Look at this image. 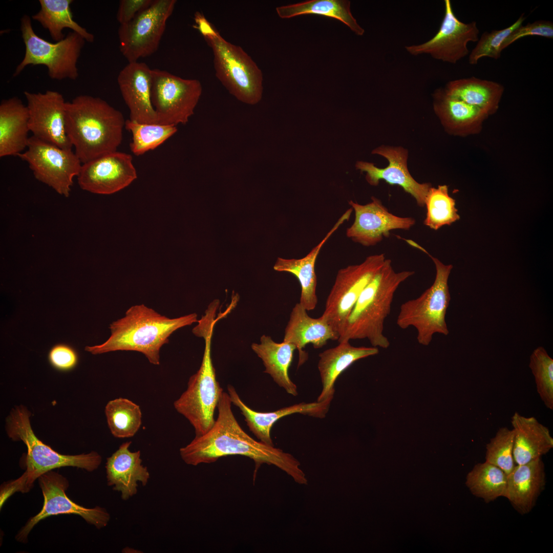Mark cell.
Returning a JSON list of instances; mask_svg holds the SVG:
<instances>
[{
	"label": "cell",
	"instance_id": "8d00e7d4",
	"mask_svg": "<svg viewBox=\"0 0 553 553\" xmlns=\"http://www.w3.org/2000/svg\"><path fill=\"white\" fill-rule=\"evenodd\" d=\"M125 128L132 133L130 146L136 156L155 149L177 131L174 125L141 123L130 119L125 121Z\"/></svg>",
	"mask_w": 553,
	"mask_h": 553
},
{
	"label": "cell",
	"instance_id": "e575fe53",
	"mask_svg": "<svg viewBox=\"0 0 553 553\" xmlns=\"http://www.w3.org/2000/svg\"><path fill=\"white\" fill-rule=\"evenodd\" d=\"M104 412L109 428L116 438L134 436L142 423L140 407L130 399L118 398L109 401Z\"/></svg>",
	"mask_w": 553,
	"mask_h": 553
},
{
	"label": "cell",
	"instance_id": "e0dca14e",
	"mask_svg": "<svg viewBox=\"0 0 553 553\" xmlns=\"http://www.w3.org/2000/svg\"><path fill=\"white\" fill-rule=\"evenodd\" d=\"M137 177L132 156L117 151L83 163L77 180L84 190L111 195L125 188Z\"/></svg>",
	"mask_w": 553,
	"mask_h": 553
},
{
	"label": "cell",
	"instance_id": "ffe728a7",
	"mask_svg": "<svg viewBox=\"0 0 553 553\" xmlns=\"http://www.w3.org/2000/svg\"><path fill=\"white\" fill-rule=\"evenodd\" d=\"M117 82L130 111V120L157 124L151 100L152 69L144 62H129L119 72Z\"/></svg>",
	"mask_w": 553,
	"mask_h": 553
},
{
	"label": "cell",
	"instance_id": "f35d334b",
	"mask_svg": "<svg viewBox=\"0 0 553 553\" xmlns=\"http://www.w3.org/2000/svg\"><path fill=\"white\" fill-rule=\"evenodd\" d=\"M514 436L513 429L501 427L485 446V461L499 467L507 475L516 465L513 457Z\"/></svg>",
	"mask_w": 553,
	"mask_h": 553
},
{
	"label": "cell",
	"instance_id": "5bb4252c",
	"mask_svg": "<svg viewBox=\"0 0 553 553\" xmlns=\"http://www.w3.org/2000/svg\"><path fill=\"white\" fill-rule=\"evenodd\" d=\"M38 480L44 499L42 508L20 530L16 537L18 541L26 542L29 533L38 522L53 515H77L98 529L108 524L110 516L104 508L99 506L86 508L75 503L67 496L65 491L69 482L60 474L50 471L42 475Z\"/></svg>",
	"mask_w": 553,
	"mask_h": 553
},
{
	"label": "cell",
	"instance_id": "7bdbcfd3",
	"mask_svg": "<svg viewBox=\"0 0 553 553\" xmlns=\"http://www.w3.org/2000/svg\"><path fill=\"white\" fill-rule=\"evenodd\" d=\"M153 0L120 1L116 18L120 25L132 20L137 14L148 8Z\"/></svg>",
	"mask_w": 553,
	"mask_h": 553
},
{
	"label": "cell",
	"instance_id": "52a82bcc",
	"mask_svg": "<svg viewBox=\"0 0 553 553\" xmlns=\"http://www.w3.org/2000/svg\"><path fill=\"white\" fill-rule=\"evenodd\" d=\"M406 241L429 256L434 264L436 274L433 284L419 296L401 304L396 324L402 329L414 328L418 343L427 346L435 334L449 333L445 315L451 300L448 280L453 266L443 264L414 241Z\"/></svg>",
	"mask_w": 553,
	"mask_h": 553
},
{
	"label": "cell",
	"instance_id": "cb8c5ba5",
	"mask_svg": "<svg viewBox=\"0 0 553 553\" xmlns=\"http://www.w3.org/2000/svg\"><path fill=\"white\" fill-rule=\"evenodd\" d=\"M338 334L322 316L310 317L307 311L297 303L291 311L283 341L295 346L299 352V367L308 359V354L304 350L307 344H311L314 348L319 349L326 345L329 340H338Z\"/></svg>",
	"mask_w": 553,
	"mask_h": 553
},
{
	"label": "cell",
	"instance_id": "ba28073f",
	"mask_svg": "<svg viewBox=\"0 0 553 553\" xmlns=\"http://www.w3.org/2000/svg\"><path fill=\"white\" fill-rule=\"evenodd\" d=\"M214 55L217 78L238 100L254 105L262 99L263 74L251 57L240 46L225 40L213 27L202 35Z\"/></svg>",
	"mask_w": 553,
	"mask_h": 553
},
{
	"label": "cell",
	"instance_id": "9a60e30c",
	"mask_svg": "<svg viewBox=\"0 0 553 553\" xmlns=\"http://www.w3.org/2000/svg\"><path fill=\"white\" fill-rule=\"evenodd\" d=\"M444 14L436 34L424 43L405 47L410 54H430L433 58L455 64L467 56L469 42L479 39V30L476 22L464 23L455 15L451 1L445 0Z\"/></svg>",
	"mask_w": 553,
	"mask_h": 553
},
{
	"label": "cell",
	"instance_id": "30bf717a",
	"mask_svg": "<svg viewBox=\"0 0 553 553\" xmlns=\"http://www.w3.org/2000/svg\"><path fill=\"white\" fill-rule=\"evenodd\" d=\"M202 92L201 83L197 79L152 69L151 100L158 124H185L194 114Z\"/></svg>",
	"mask_w": 553,
	"mask_h": 553
},
{
	"label": "cell",
	"instance_id": "603a6c76",
	"mask_svg": "<svg viewBox=\"0 0 553 553\" xmlns=\"http://www.w3.org/2000/svg\"><path fill=\"white\" fill-rule=\"evenodd\" d=\"M546 483L545 466L541 458L516 465L507 475L505 498L519 514H527L535 506Z\"/></svg>",
	"mask_w": 553,
	"mask_h": 553
},
{
	"label": "cell",
	"instance_id": "60d3db41",
	"mask_svg": "<svg viewBox=\"0 0 553 553\" xmlns=\"http://www.w3.org/2000/svg\"><path fill=\"white\" fill-rule=\"evenodd\" d=\"M527 36H539L553 38V23L548 20H539L520 26L513 31L501 46L502 51L518 39Z\"/></svg>",
	"mask_w": 553,
	"mask_h": 553
},
{
	"label": "cell",
	"instance_id": "74e56055",
	"mask_svg": "<svg viewBox=\"0 0 553 553\" xmlns=\"http://www.w3.org/2000/svg\"><path fill=\"white\" fill-rule=\"evenodd\" d=\"M529 367L541 399L547 408L552 410L553 359L543 347H539L530 356Z\"/></svg>",
	"mask_w": 553,
	"mask_h": 553
},
{
	"label": "cell",
	"instance_id": "7c38bea8",
	"mask_svg": "<svg viewBox=\"0 0 553 553\" xmlns=\"http://www.w3.org/2000/svg\"><path fill=\"white\" fill-rule=\"evenodd\" d=\"M384 253L367 257L360 264L339 269L327 298L322 317L339 335L361 293L384 265Z\"/></svg>",
	"mask_w": 553,
	"mask_h": 553
},
{
	"label": "cell",
	"instance_id": "9c48e42d",
	"mask_svg": "<svg viewBox=\"0 0 553 553\" xmlns=\"http://www.w3.org/2000/svg\"><path fill=\"white\" fill-rule=\"evenodd\" d=\"M25 55L16 67L13 76L18 75L29 65H44L52 79L76 80L79 75L77 62L86 40L79 34L69 32L60 41L51 42L34 31L31 18L24 15L20 20Z\"/></svg>",
	"mask_w": 553,
	"mask_h": 553
},
{
	"label": "cell",
	"instance_id": "d590c367",
	"mask_svg": "<svg viewBox=\"0 0 553 553\" xmlns=\"http://www.w3.org/2000/svg\"><path fill=\"white\" fill-rule=\"evenodd\" d=\"M455 205V200L450 196L447 185L431 186L425 200L427 212L423 224L435 230L450 225L460 219Z\"/></svg>",
	"mask_w": 553,
	"mask_h": 553
},
{
	"label": "cell",
	"instance_id": "8992f818",
	"mask_svg": "<svg viewBox=\"0 0 553 553\" xmlns=\"http://www.w3.org/2000/svg\"><path fill=\"white\" fill-rule=\"evenodd\" d=\"M214 317L200 319L193 333L204 338L205 348L201 366L191 376L186 390L174 402L175 410L193 427L195 437L207 433L214 426L215 411L223 392L216 378L211 356V339L216 323Z\"/></svg>",
	"mask_w": 553,
	"mask_h": 553
},
{
	"label": "cell",
	"instance_id": "d6986e66",
	"mask_svg": "<svg viewBox=\"0 0 553 553\" xmlns=\"http://www.w3.org/2000/svg\"><path fill=\"white\" fill-rule=\"evenodd\" d=\"M372 154L386 158L389 164L379 168L373 163L359 161L355 167L366 173V180L371 185L377 186L380 180L390 185H397L416 200L417 205L424 207L425 200L431 184L416 181L410 173L407 166L408 151L401 146L381 145L373 150Z\"/></svg>",
	"mask_w": 553,
	"mask_h": 553
},
{
	"label": "cell",
	"instance_id": "1f68e13d",
	"mask_svg": "<svg viewBox=\"0 0 553 553\" xmlns=\"http://www.w3.org/2000/svg\"><path fill=\"white\" fill-rule=\"evenodd\" d=\"M72 0H39L40 9L32 18L47 29L50 36L55 41L65 36L63 29L68 28L80 35L86 41L93 42L94 36L81 27L73 19L71 9Z\"/></svg>",
	"mask_w": 553,
	"mask_h": 553
},
{
	"label": "cell",
	"instance_id": "2e32d148",
	"mask_svg": "<svg viewBox=\"0 0 553 553\" xmlns=\"http://www.w3.org/2000/svg\"><path fill=\"white\" fill-rule=\"evenodd\" d=\"M33 136L64 149H72L66 126V103L59 92L24 93Z\"/></svg>",
	"mask_w": 553,
	"mask_h": 553
},
{
	"label": "cell",
	"instance_id": "83f0119b",
	"mask_svg": "<svg viewBox=\"0 0 553 553\" xmlns=\"http://www.w3.org/2000/svg\"><path fill=\"white\" fill-rule=\"evenodd\" d=\"M377 348L355 347L349 341L339 342L335 347L327 349L318 355L317 368L322 389L317 401L333 397L334 384L338 376L355 361L378 354Z\"/></svg>",
	"mask_w": 553,
	"mask_h": 553
},
{
	"label": "cell",
	"instance_id": "ab89813d",
	"mask_svg": "<svg viewBox=\"0 0 553 553\" xmlns=\"http://www.w3.org/2000/svg\"><path fill=\"white\" fill-rule=\"evenodd\" d=\"M525 18L522 14L515 23L506 28L492 30L490 32H484L469 54V63L475 65L480 58L484 57L499 59L503 41L513 31L522 25Z\"/></svg>",
	"mask_w": 553,
	"mask_h": 553
},
{
	"label": "cell",
	"instance_id": "6da1fadb",
	"mask_svg": "<svg viewBox=\"0 0 553 553\" xmlns=\"http://www.w3.org/2000/svg\"><path fill=\"white\" fill-rule=\"evenodd\" d=\"M231 403L228 393L223 392L217 406L218 417L212 428L180 449L184 462L196 466L213 463L227 456H243L254 461V474L264 463L274 465L296 482L306 484L307 480L299 467L300 462L291 454L274 445L257 441L247 434L236 419Z\"/></svg>",
	"mask_w": 553,
	"mask_h": 553
},
{
	"label": "cell",
	"instance_id": "836d02e7",
	"mask_svg": "<svg viewBox=\"0 0 553 553\" xmlns=\"http://www.w3.org/2000/svg\"><path fill=\"white\" fill-rule=\"evenodd\" d=\"M507 475L487 461L476 464L467 473L465 485L474 496L490 503L505 497Z\"/></svg>",
	"mask_w": 553,
	"mask_h": 553
},
{
	"label": "cell",
	"instance_id": "4fadbf2b",
	"mask_svg": "<svg viewBox=\"0 0 553 553\" xmlns=\"http://www.w3.org/2000/svg\"><path fill=\"white\" fill-rule=\"evenodd\" d=\"M176 0H155L147 9L118 30L120 51L129 62L152 55L158 49Z\"/></svg>",
	"mask_w": 553,
	"mask_h": 553
},
{
	"label": "cell",
	"instance_id": "d4e9b609",
	"mask_svg": "<svg viewBox=\"0 0 553 553\" xmlns=\"http://www.w3.org/2000/svg\"><path fill=\"white\" fill-rule=\"evenodd\" d=\"M131 441H126L107 458L105 468L108 484L121 493V498L126 500L137 492V482L145 486L150 478L146 466L142 464L140 451L131 452Z\"/></svg>",
	"mask_w": 553,
	"mask_h": 553
},
{
	"label": "cell",
	"instance_id": "d6a6232c",
	"mask_svg": "<svg viewBox=\"0 0 553 553\" xmlns=\"http://www.w3.org/2000/svg\"><path fill=\"white\" fill-rule=\"evenodd\" d=\"M280 17L313 14L338 20L356 35L361 36L365 30L358 25L350 10V2L346 0H311L276 8Z\"/></svg>",
	"mask_w": 553,
	"mask_h": 553
},
{
	"label": "cell",
	"instance_id": "ac0fdd59",
	"mask_svg": "<svg viewBox=\"0 0 553 553\" xmlns=\"http://www.w3.org/2000/svg\"><path fill=\"white\" fill-rule=\"evenodd\" d=\"M349 204L354 211L355 219L347 229L346 236L364 246H375L384 238H388L391 231L409 230L416 223L413 218L399 217L389 212L381 201L374 197L366 204L352 200Z\"/></svg>",
	"mask_w": 553,
	"mask_h": 553
},
{
	"label": "cell",
	"instance_id": "4316f807",
	"mask_svg": "<svg viewBox=\"0 0 553 553\" xmlns=\"http://www.w3.org/2000/svg\"><path fill=\"white\" fill-rule=\"evenodd\" d=\"M514 432L513 457L516 465L526 463L548 453L553 448V438L547 427L534 417L516 412L511 417Z\"/></svg>",
	"mask_w": 553,
	"mask_h": 553
},
{
	"label": "cell",
	"instance_id": "f546056e",
	"mask_svg": "<svg viewBox=\"0 0 553 553\" xmlns=\"http://www.w3.org/2000/svg\"><path fill=\"white\" fill-rule=\"evenodd\" d=\"M251 348L262 359L265 368L264 372L270 375L273 381L288 394L296 396L297 386L291 380L288 373L293 352L296 349L295 346L284 341L276 343L270 336L263 335L260 343H252Z\"/></svg>",
	"mask_w": 553,
	"mask_h": 553
},
{
	"label": "cell",
	"instance_id": "b9f144b4",
	"mask_svg": "<svg viewBox=\"0 0 553 553\" xmlns=\"http://www.w3.org/2000/svg\"><path fill=\"white\" fill-rule=\"evenodd\" d=\"M48 358L51 365L60 371L73 369L78 362V355L75 349L66 344H58L50 349Z\"/></svg>",
	"mask_w": 553,
	"mask_h": 553
},
{
	"label": "cell",
	"instance_id": "f1b7e54d",
	"mask_svg": "<svg viewBox=\"0 0 553 553\" xmlns=\"http://www.w3.org/2000/svg\"><path fill=\"white\" fill-rule=\"evenodd\" d=\"M27 105L13 97L0 104V157L17 156L27 147L30 131Z\"/></svg>",
	"mask_w": 553,
	"mask_h": 553
},
{
	"label": "cell",
	"instance_id": "44dd1931",
	"mask_svg": "<svg viewBox=\"0 0 553 553\" xmlns=\"http://www.w3.org/2000/svg\"><path fill=\"white\" fill-rule=\"evenodd\" d=\"M227 389L231 403L240 409L249 430L260 441L273 446L270 432L273 425L278 420L296 413L323 418L328 413L333 399V397H330L321 401L302 402L272 412H261L248 407L232 386L228 385Z\"/></svg>",
	"mask_w": 553,
	"mask_h": 553
},
{
	"label": "cell",
	"instance_id": "7402d4cb",
	"mask_svg": "<svg viewBox=\"0 0 553 553\" xmlns=\"http://www.w3.org/2000/svg\"><path fill=\"white\" fill-rule=\"evenodd\" d=\"M433 109L445 131L467 136L480 133L488 115L483 110L448 94L444 88L433 94Z\"/></svg>",
	"mask_w": 553,
	"mask_h": 553
},
{
	"label": "cell",
	"instance_id": "277c9868",
	"mask_svg": "<svg viewBox=\"0 0 553 553\" xmlns=\"http://www.w3.org/2000/svg\"><path fill=\"white\" fill-rule=\"evenodd\" d=\"M31 414L24 406L13 408L6 418V432L11 439L22 441L27 448L26 470L15 480L5 483L1 487V507L16 492L26 493L34 485V481L44 474L56 468L73 466L89 472L96 470L102 458L96 452L76 455H62L41 442L32 429Z\"/></svg>",
	"mask_w": 553,
	"mask_h": 553
},
{
	"label": "cell",
	"instance_id": "5b68a950",
	"mask_svg": "<svg viewBox=\"0 0 553 553\" xmlns=\"http://www.w3.org/2000/svg\"><path fill=\"white\" fill-rule=\"evenodd\" d=\"M414 273L411 270L396 271L391 260L386 259L347 317L339 332L338 343L366 338L372 347L388 348L390 343L384 333L385 321L391 312L397 289Z\"/></svg>",
	"mask_w": 553,
	"mask_h": 553
},
{
	"label": "cell",
	"instance_id": "4dcf8cb0",
	"mask_svg": "<svg viewBox=\"0 0 553 553\" xmlns=\"http://www.w3.org/2000/svg\"><path fill=\"white\" fill-rule=\"evenodd\" d=\"M444 89L449 95L479 108L488 116L498 111L504 91L501 83L474 76L450 81Z\"/></svg>",
	"mask_w": 553,
	"mask_h": 553
},
{
	"label": "cell",
	"instance_id": "3957f363",
	"mask_svg": "<svg viewBox=\"0 0 553 553\" xmlns=\"http://www.w3.org/2000/svg\"><path fill=\"white\" fill-rule=\"evenodd\" d=\"M193 313L170 318L144 304L129 308L125 316L110 325L111 334L103 343L87 346L85 350L97 355L116 351L142 353L154 365L160 364V351L177 330L197 322Z\"/></svg>",
	"mask_w": 553,
	"mask_h": 553
},
{
	"label": "cell",
	"instance_id": "484cf974",
	"mask_svg": "<svg viewBox=\"0 0 553 553\" xmlns=\"http://www.w3.org/2000/svg\"><path fill=\"white\" fill-rule=\"evenodd\" d=\"M352 210V208L347 209L323 240L305 257L301 259H290L278 258L274 265V270L290 273L297 278L301 287L299 303L307 311L314 309L317 304L315 265L320 251L333 233L342 224L349 219Z\"/></svg>",
	"mask_w": 553,
	"mask_h": 553
},
{
	"label": "cell",
	"instance_id": "7a4b0ae2",
	"mask_svg": "<svg viewBox=\"0 0 553 553\" xmlns=\"http://www.w3.org/2000/svg\"><path fill=\"white\" fill-rule=\"evenodd\" d=\"M125 121L103 99L80 95L66 103V126L75 153L83 164L117 151Z\"/></svg>",
	"mask_w": 553,
	"mask_h": 553
},
{
	"label": "cell",
	"instance_id": "8fae6325",
	"mask_svg": "<svg viewBox=\"0 0 553 553\" xmlns=\"http://www.w3.org/2000/svg\"><path fill=\"white\" fill-rule=\"evenodd\" d=\"M27 150L17 156L27 162L35 178L52 188L59 195L68 197L78 176L81 162L72 149H64L29 137Z\"/></svg>",
	"mask_w": 553,
	"mask_h": 553
}]
</instances>
